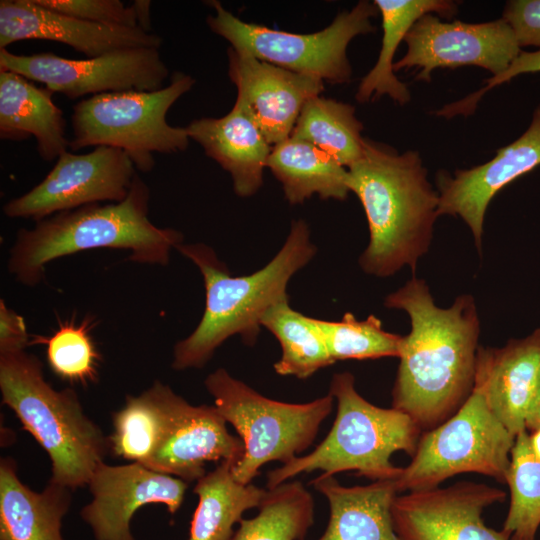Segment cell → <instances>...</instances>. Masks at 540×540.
<instances>
[{
    "label": "cell",
    "instance_id": "1",
    "mask_svg": "<svg viewBox=\"0 0 540 540\" xmlns=\"http://www.w3.org/2000/svg\"><path fill=\"white\" fill-rule=\"evenodd\" d=\"M384 305L405 311L411 331L403 336L392 389V407L423 432L454 415L473 391L480 321L474 299L458 296L438 307L425 280L413 277L387 295Z\"/></svg>",
    "mask_w": 540,
    "mask_h": 540
},
{
    "label": "cell",
    "instance_id": "2",
    "mask_svg": "<svg viewBox=\"0 0 540 540\" xmlns=\"http://www.w3.org/2000/svg\"><path fill=\"white\" fill-rule=\"evenodd\" d=\"M347 170L348 188L363 206L370 234L359 265L376 277L392 276L406 265L414 273L439 216V194L419 153L400 154L365 139L363 156Z\"/></svg>",
    "mask_w": 540,
    "mask_h": 540
},
{
    "label": "cell",
    "instance_id": "3",
    "mask_svg": "<svg viewBox=\"0 0 540 540\" xmlns=\"http://www.w3.org/2000/svg\"><path fill=\"white\" fill-rule=\"evenodd\" d=\"M200 270L205 287V308L194 331L173 348L172 368H202L228 338L239 335L252 346L257 341L266 312L288 300L287 286L293 275L316 254L310 229L304 220L292 222L278 253L263 268L232 276L215 251L203 243L176 248Z\"/></svg>",
    "mask_w": 540,
    "mask_h": 540
},
{
    "label": "cell",
    "instance_id": "4",
    "mask_svg": "<svg viewBox=\"0 0 540 540\" xmlns=\"http://www.w3.org/2000/svg\"><path fill=\"white\" fill-rule=\"evenodd\" d=\"M150 189L136 174L121 202L94 203L59 212L20 228L8 258V271L25 286L39 284L46 266L61 257L98 248L129 253L140 264L167 265L183 235L161 228L149 218Z\"/></svg>",
    "mask_w": 540,
    "mask_h": 540
},
{
    "label": "cell",
    "instance_id": "5",
    "mask_svg": "<svg viewBox=\"0 0 540 540\" xmlns=\"http://www.w3.org/2000/svg\"><path fill=\"white\" fill-rule=\"evenodd\" d=\"M0 392L2 402L48 454L50 482L72 491L87 486L110 442L85 414L78 394L53 388L41 360L25 350L0 352Z\"/></svg>",
    "mask_w": 540,
    "mask_h": 540
},
{
    "label": "cell",
    "instance_id": "6",
    "mask_svg": "<svg viewBox=\"0 0 540 540\" xmlns=\"http://www.w3.org/2000/svg\"><path fill=\"white\" fill-rule=\"evenodd\" d=\"M329 394L337 402V412L327 436L309 454L269 471L267 489L316 470L331 476L355 471L372 481L394 480L403 468L392 463L393 453L415 454L423 432L419 425L402 411L363 398L350 372L333 375Z\"/></svg>",
    "mask_w": 540,
    "mask_h": 540
},
{
    "label": "cell",
    "instance_id": "7",
    "mask_svg": "<svg viewBox=\"0 0 540 540\" xmlns=\"http://www.w3.org/2000/svg\"><path fill=\"white\" fill-rule=\"evenodd\" d=\"M194 84L191 75L177 71L170 83L158 90L105 93L78 102L71 117L69 148H118L138 171L151 172L156 164L154 153H176L189 146L186 128L171 126L166 115Z\"/></svg>",
    "mask_w": 540,
    "mask_h": 540
},
{
    "label": "cell",
    "instance_id": "8",
    "mask_svg": "<svg viewBox=\"0 0 540 540\" xmlns=\"http://www.w3.org/2000/svg\"><path fill=\"white\" fill-rule=\"evenodd\" d=\"M204 385L214 405L244 443V455L233 467L235 478L250 484L271 461L286 464L310 447L332 411L331 394L307 403L270 399L224 368L210 373Z\"/></svg>",
    "mask_w": 540,
    "mask_h": 540
},
{
    "label": "cell",
    "instance_id": "9",
    "mask_svg": "<svg viewBox=\"0 0 540 540\" xmlns=\"http://www.w3.org/2000/svg\"><path fill=\"white\" fill-rule=\"evenodd\" d=\"M513 436L489 409L479 389L437 427L422 432L411 462L395 479L397 490L438 487L461 473H478L506 483Z\"/></svg>",
    "mask_w": 540,
    "mask_h": 540
},
{
    "label": "cell",
    "instance_id": "10",
    "mask_svg": "<svg viewBox=\"0 0 540 540\" xmlns=\"http://www.w3.org/2000/svg\"><path fill=\"white\" fill-rule=\"evenodd\" d=\"M209 3L215 15L208 16V26L226 39L232 48L331 84L350 81L352 68L347 58V47L356 36L375 30L371 18L379 12L374 3L362 0L350 11L339 13L323 30L299 34L244 22L220 2Z\"/></svg>",
    "mask_w": 540,
    "mask_h": 540
},
{
    "label": "cell",
    "instance_id": "11",
    "mask_svg": "<svg viewBox=\"0 0 540 540\" xmlns=\"http://www.w3.org/2000/svg\"><path fill=\"white\" fill-rule=\"evenodd\" d=\"M0 70L40 82L69 99L121 91H154L169 70L155 48H125L97 57L69 59L52 52L17 55L0 49Z\"/></svg>",
    "mask_w": 540,
    "mask_h": 540
},
{
    "label": "cell",
    "instance_id": "12",
    "mask_svg": "<svg viewBox=\"0 0 540 540\" xmlns=\"http://www.w3.org/2000/svg\"><path fill=\"white\" fill-rule=\"evenodd\" d=\"M136 168L121 149L97 146L85 154H61L46 177L3 206L10 218L35 222L59 212L102 202H121L129 194Z\"/></svg>",
    "mask_w": 540,
    "mask_h": 540
},
{
    "label": "cell",
    "instance_id": "13",
    "mask_svg": "<svg viewBox=\"0 0 540 540\" xmlns=\"http://www.w3.org/2000/svg\"><path fill=\"white\" fill-rule=\"evenodd\" d=\"M405 55L394 62V71L419 68L415 80L431 81L437 68L474 65L493 76L503 73L522 52L504 19L483 23L444 22L433 14L419 18L404 38Z\"/></svg>",
    "mask_w": 540,
    "mask_h": 540
},
{
    "label": "cell",
    "instance_id": "14",
    "mask_svg": "<svg viewBox=\"0 0 540 540\" xmlns=\"http://www.w3.org/2000/svg\"><path fill=\"white\" fill-rule=\"evenodd\" d=\"M505 498L499 488L470 481L411 491L393 502L394 529L400 540H510L507 531L488 527L482 517Z\"/></svg>",
    "mask_w": 540,
    "mask_h": 540
},
{
    "label": "cell",
    "instance_id": "15",
    "mask_svg": "<svg viewBox=\"0 0 540 540\" xmlns=\"http://www.w3.org/2000/svg\"><path fill=\"white\" fill-rule=\"evenodd\" d=\"M92 500L81 517L96 540H135L130 522L138 509L149 504L165 505L170 514L181 507L187 482L153 471L140 463H101L87 485Z\"/></svg>",
    "mask_w": 540,
    "mask_h": 540
},
{
    "label": "cell",
    "instance_id": "16",
    "mask_svg": "<svg viewBox=\"0 0 540 540\" xmlns=\"http://www.w3.org/2000/svg\"><path fill=\"white\" fill-rule=\"evenodd\" d=\"M228 74L237 88L235 102L274 146L290 137L305 103L324 90L321 79L228 49Z\"/></svg>",
    "mask_w": 540,
    "mask_h": 540
},
{
    "label": "cell",
    "instance_id": "17",
    "mask_svg": "<svg viewBox=\"0 0 540 540\" xmlns=\"http://www.w3.org/2000/svg\"><path fill=\"white\" fill-rule=\"evenodd\" d=\"M540 165V106L528 129L501 147L490 161L467 170L436 173L438 215L461 217L481 251L485 213L492 198L507 184Z\"/></svg>",
    "mask_w": 540,
    "mask_h": 540
},
{
    "label": "cell",
    "instance_id": "18",
    "mask_svg": "<svg viewBox=\"0 0 540 540\" xmlns=\"http://www.w3.org/2000/svg\"><path fill=\"white\" fill-rule=\"evenodd\" d=\"M244 455V443L232 435L215 405H192L175 394L157 448L145 467L185 482L206 474L210 461H230Z\"/></svg>",
    "mask_w": 540,
    "mask_h": 540
},
{
    "label": "cell",
    "instance_id": "19",
    "mask_svg": "<svg viewBox=\"0 0 540 540\" xmlns=\"http://www.w3.org/2000/svg\"><path fill=\"white\" fill-rule=\"evenodd\" d=\"M23 40H49L97 57L125 48L159 49L162 38L140 28L86 22L36 4L34 0L0 1V49Z\"/></svg>",
    "mask_w": 540,
    "mask_h": 540
},
{
    "label": "cell",
    "instance_id": "20",
    "mask_svg": "<svg viewBox=\"0 0 540 540\" xmlns=\"http://www.w3.org/2000/svg\"><path fill=\"white\" fill-rule=\"evenodd\" d=\"M540 371V329L502 348L479 346L474 387L513 435L526 430L528 407Z\"/></svg>",
    "mask_w": 540,
    "mask_h": 540
},
{
    "label": "cell",
    "instance_id": "21",
    "mask_svg": "<svg viewBox=\"0 0 540 540\" xmlns=\"http://www.w3.org/2000/svg\"><path fill=\"white\" fill-rule=\"evenodd\" d=\"M185 128L190 140L231 175L239 197H250L261 188L273 146L238 103L222 117L195 119Z\"/></svg>",
    "mask_w": 540,
    "mask_h": 540
},
{
    "label": "cell",
    "instance_id": "22",
    "mask_svg": "<svg viewBox=\"0 0 540 540\" xmlns=\"http://www.w3.org/2000/svg\"><path fill=\"white\" fill-rule=\"evenodd\" d=\"M311 484L330 507L327 528L317 540H400L392 518L399 494L395 479L347 487L321 473Z\"/></svg>",
    "mask_w": 540,
    "mask_h": 540
},
{
    "label": "cell",
    "instance_id": "23",
    "mask_svg": "<svg viewBox=\"0 0 540 540\" xmlns=\"http://www.w3.org/2000/svg\"><path fill=\"white\" fill-rule=\"evenodd\" d=\"M53 92L40 88L17 73L0 70V137L23 141L33 136L40 157L58 158L69 148L63 111Z\"/></svg>",
    "mask_w": 540,
    "mask_h": 540
},
{
    "label": "cell",
    "instance_id": "24",
    "mask_svg": "<svg viewBox=\"0 0 540 540\" xmlns=\"http://www.w3.org/2000/svg\"><path fill=\"white\" fill-rule=\"evenodd\" d=\"M72 490L49 484L40 492L18 477L14 459L0 460V540H64L61 527Z\"/></svg>",
    "mask_w": 540,
    "mask_h": 540
},
{
    "label": "cell",
    "instance_id": "25",
    "mask_svg": "<svg viewBox=\"0 0 540 540\" xmlns=\"http://www.w3.org/2000/svg\"><path fill=\"white\" fill-rule=\"evenodd\" d=\"M382 16L383 37L376 64L362 78L356 99L360 103L387 95L400 105L408 103V87L394 74L393 59L397 47L415 22L426 14L450 19L457 14L458 4L450 0H375Z\"/></svg>",
    "mask_w": 540,
    "mask_h": 540
},
{
    "label": "cell",
    "instance_id": "26",
    "mask_svg": "<svg viewBox=\"0 0 540 540\" xmlns=\"http://www.w3.org/2000/svg\"><path fill=\"white\" fill-rule=\"evenodd\" d=\"M267 168L280 181L285 198L292 205L315 194L321 199L344 200L350 192L347 168L302 140L289 137L274 145Z\"/></svg>",
    "mask_w": 540,
    "mask_h": 540
},
{
    "label": "cell",
    "instance_id": "27",
    "mask_svg": "<svg viewBox=\"0 0 540 540\" xmlns=\"http://www.w3.org/2000/svg\"><path fill=\"white\" fill-rule=\"evenodd\" d=\"M233 467L234 463L222 461L196 481L198 504L188 540H231L244 512L259 507L267 489L239 482Z\"/></svg>",
    "mask_w": 540,
    "mask_h": 540
},
{
    "label": "cell",
    "instance_id": "28",
    "mask_svg": "<svg viewBox=\"0 0 540 540\" xmlns=\"http://www.w3.org/2000/svg\"><path fill=\"white\" fill-rule=\"evenodd\" d=\"M176 393L156 380L139 395H129L112 416L110 451L117 457L145 465L164 431Z\"/></svg>",
    "mask_w": 540,
    "mask_h": 540
},
{
    "label": "cell",
    "instance_id": "29",
    "mask_svg": "<svg viewBox=\"0 0 540 540\" xmlns=\"http://www.w3.org/2000/svg\"><path fill=\"white\" fill-rule=\"evenodd\" d=\"M362 130L354 106L316 96L303 106L290 137L314 145L349 168L363 156Z\"/></svg>",
    "mask_w": 540,
    "mask_h": 540
},
{
    "label": "cell",
    "instance_id": "30",
    "mask_svg": "<svg viewBox=\"0 0 540 540\" xmlns=\"http://www.w3.org/2000/svg\"><path fill=\"white\" fill-rule=\"evenodd\" d=\"M261 325L281 345V358L274 364L278 375L306 379L335 363L328 352L317 319L292 309L288 300L271 307Z\"/></svg>",
    "mask_w": 540,
    "mask_h": 540
},
{
    "label": "cell",
    "instance_id": "31",
    "mask_svg": "<svg viewBox=\"0 0 540 540\" xmlns=\"http://www.w3.org/2000/svg\"><path fill=\"white\" fill-rule=\"evenodd\" d=\"M314 522V500L298 480L267 489L256 516L240 520L231 540H303Z\"/></svg>",
    "mask_w": 540,
    "mask_h": 540
},
{
    "label": "cell",
    "instance_id": "32",
    "mask_svg": "<svg viewBox=\"0 0 540 540\" xmlns=\"http://www.w3.org/2000/svg\"><path fill=\"white\" fill-rule=\"evenodd\" d=\"M506 483L510 505L502 529L510 540H535L540 526V459L531 450L527 430L515 437Z\"/></svg>",
    "mask_w": 540,
    "mask_h": 540
},
{
    "label": "cell",
    "instance_id": "33",
    "mask_svg": "<svg viewBox=\"0 0 540 540\" xmlns=\"http://www.w3.org/2000/svg\"><path fill=\"white\" fill-rule=\"evenodd\" d=\"M317 323L334 362L399 357L403 336L385 331L374 315L357 320L347 312L340 321Z\"/></svg>",
    "mask_w": 540,
    "mask_h": 540
},
{
    "label": "cell",
    "instance_id": "34",
    "mask_svg": "<svg viewBox=\"0 0 540 540\" xmlns=\"http://www.w3.org/2000/svg\"><path fill=\"white\" fill-rule=\"evenodd\" d=\"M91 322L60 323L49 337L34 336L31 344H45L47 362L61 379L87 385L98 377L101 356L90 334Z\"/></svg>",
    "mask_w": 540,
    "mask_h": 540
},
{
    "label": "cell",
    "instance_id": "35",
    "mask_svg": "<svg viewBox=\"0 0 540 540\" xmlns=\"http://www.w3.org/2000/svg\"><path fill=\"white\" fill-rule=\"evenodd\" d=\"M48 10L90 23L136 28L132 5L120 0H34Z\"/></svg>",
    "mask_w": 540,
    "mask_h": 540
},
{
    "label": "cell",
    "instance_id": "36",
    "mask_svg": "<svg viewBox=\"0 0 540 540\" xmlns=\"http://www.w3.org/2000/svg\"><path fill=\"white\" fill-rule=\"evenodd\" d=\"M540 72V48L534 52L522 51L500 75L486 79L485 85L464 99L452 102L436 111V115L452 118L456 115L469 116L474 113L479 101L491 89L524 73Z\"/></svg>",
    "mask_w": 540,
    "mask_h": 540
},
{
    "label": "cell",
    "instance_id": "37",
    "mask_svg": "<svg viewBox=\"0 0 540 540\" xmlns=\"http://www.w3.org/2000/svg\"><path fill=\"white\" fill-rule=\"evenodd\" d=\"M502 19L511 27L521 48H540V0L508 1Z\"/></svg>",
    "mask_w": 540,
    "mask_h": 540
},
{
    "label": "cell",
    "instance_id": "38",
    "mask_svg": "<svg viewBox=\"0 0 540 540\" xmlns=\"http://www.w3.org/2000/svg\"><path fill=\"white\" fill-rule=\"evenodd\" d=\"M26 323L21 315L0 300V352L25 350L31 344Z\"/></svg>",
    "mask_w": 540,
    "mask_h": 540
},
{
    "label": "cell",
    "instance_id": "39",
    "mask_svg": "<svg viewBox=\"0 0 540 540\" xmlns=\"http://www.w3.org/2000/svg\"><path fill=\"white\" fill-rule=\"evenodd\" d=\"M525 427L531 433L540 427V371L538 374L536 386L528 407Z\"/></svg>",
    "mask_w": 540,
    "mask_h": 540
},
{
    "label": "cell",
    "instance_id": "40",
    "mask_svg": "<svg viewBox=\"0 0 540 540\" xmlns=\"http://www.w3.org/2000/svg\"><path fill=\"white\" fill-rule=\"evenodd\" d=\"M131 5L136 15L137 27L145 32H151V17H150L151 1L135 0L132 2Z\"/></svg>",
    "mask_w": 540,
    "mask_h": 540
},
{
    "label": "cell",
    "instance_id": "41",
    "mask_svg": "<svg viewBox=\"0 0 540 540\" xmlns=\"http://www.w3.org/2000/svg\"><path fill=\"white\" fill-rule=\"evenodd\" d=\"M529 440L532 452L540 459V427L529 435Z\"/></svg>",
    "mask_w": 540,
    "mask_h": 540
}]
</instances>
